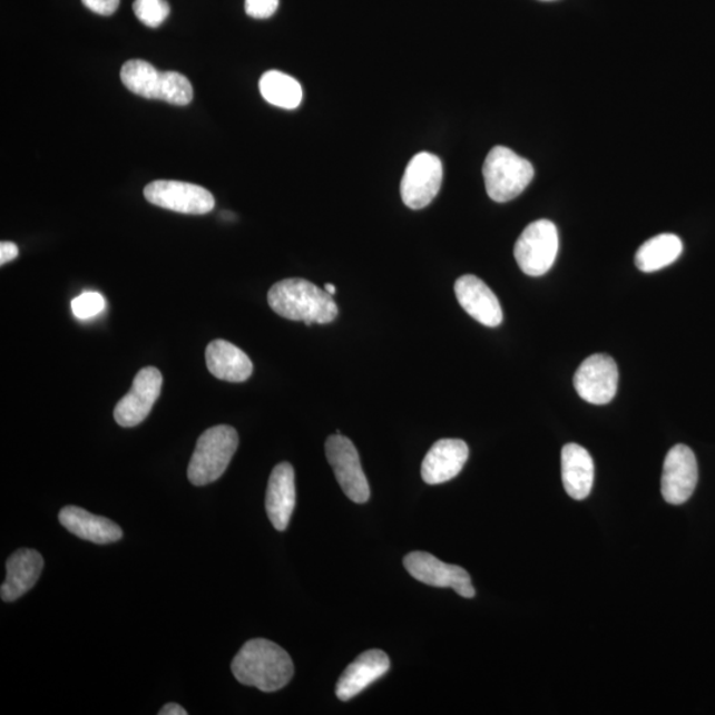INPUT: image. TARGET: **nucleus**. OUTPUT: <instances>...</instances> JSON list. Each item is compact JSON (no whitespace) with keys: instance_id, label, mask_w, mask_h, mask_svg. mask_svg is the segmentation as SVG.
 <instances>
[{"instance_id":"nucleus-27","label":"nucleus","mask_w":715,"mask_h":715,"mask_svg":"<svg viewBox=\"0 0 715 715\" xmlns=\"http://www.w3.org/2000/svg\"><path fill=\"white\" fill-rule=\"evenodd\" d=\"M82 3L98 16L109 17L117 11L119 0H82Z\"/></svg>"},{"instance_id":"nucleus-5","label":"nucleus","mask_w":715,"mask_h":715,"mask_svg":"<svg viewBox=\"0 0 715 715\" xmlns=\"http://www.w3.org/2000/svg\"><path fill=\"white\" fill-rule=\"evenodd\" d=\"M489 198L507 203L520 196L535 178V167L509 147L496 146L482 167Z\"/></svg>"},{"instance_id":"nucleus-28","label":"nucleus","mask_w":715,"mask_h":715,"mask_svg":"<svg viewBox=\"0 0 715 715\" xmlns=\"http://www.w3.org/2000/svg\"><path fill=\"white\" fill-rule=\"evenodd\" d=\"M19 255L18 245L11 242L0 243V264L4 265L17 258Z\"/></svg>"},{"instance_id":"nucleus-15","label":"nucleus","mask_w":715,"mask_h":715,"mask_svg":"<svg viewBox=\"0 0 715 715\" xmlns=\"http://www.w3.org/2000/svg\"><path fill=\"white\" fill-rule=\"evenodd\" d=\"M390 670V658L380 649L363 652L343 670L335 686L336 697L350 701Z\"/></svg>"},{"instance_id":"nucleus-12","label":"nucleus","mask_w":715,"mask_h":715,"mask_svg":"<svg viewBox=\"0 0 715 715\" xmlns=\"http://www.w3.org/2000/svg\"><path fill=\"white\" fill-rule=\"evenodd\" d=\"M164 378L156 368H145L135 378L131 389L115 409V419L124 429L141 424L149 417L163 391Z\"/></svg>"},{"instance_id":"nucleus-17","label":"nucleus","mask_w":715,"mask_h":715,"mask_svg":"<svg viewBox=\"0 0 715 715\" xmlns=\"http://www.w3.org/2000/svg\"><path fill=\"white\" fill-rule=\"evenodd\" d=\"M294 507H296L294 469L290 462H282L271 473L265 499L266 513L276 530H286Z\"/></svg>"},{"instance_id":"nucleus-14","label":"nucleus","mask_w":715,"mask_h":715,"mask_svg":"<svg viewBox=\"0 0 715 715\" xmlns=\"http://www.w3.org/2000/svg\"><path fill=\"white\" fill-rule=\"evenodd\" d=\"M454 293L462 310L481 325H501L503 313L500 301L482 280L473 275L462 276L454 284Z\"/></svg>"},{"instance_id":"nucleus-16","label":"nucleus","mask_w":715,"mask_h":715,"mask_svg":"<svg viewBox=\"0 0 715 715\" xmlns=\"http://www.w3.org/2000/svg\"><path fill=\"white\" fill-rule=\"evenodd\" d=\"M469 458L466 441L443 439L437 441L425 454L422 466V477L429 486H439L451 481L458 476Z\"/></svg>"},{"instance_id":"nucleus-13","label":"nucleus","mask_w":715,"mask_h":715,"mask_svg":"<svg viewBox=\"0 0 715 715\" xmlns=\"http://www.w3.org/2000/svg\"><path fill=\"white\" fill-rule=\"evenodd\" d=\"M698 482L696 456L689 447L678 444L672 448L664 461L662 493L670 505H683L694 493Z\"/></svg>"},{"instance_id":"nucleus-25","label":"nucleus","mask_w":715,"mask_h":715,"mask_svg":"<svg viewBox=\"0 0 715 715\" xmlns=\"http://www.w3.org/2000/svg\"><path fill=\"white\" fill-rule=\"evenodd\" d=\"M105 310V300L100 293L88 292L80 294L72 301V312L77 319L88 320L96 317Z\"/></svg>"},{"instance_id":"nucleus-26","label":"nucleus","mask_w":715,"mask_h":715,"mask_svg":"<svg viewBox=\"0 0 715 715\" xmlns=\"http://www.w3.org/2000/svg\"><path fill=\"white\" fill-rule=\"evenodd\" d=\"M280 0H245V12L255 19H268L278 9Z\"/></svg>"},{"instance_id":"nucleus-18","label":"nucleus","mask_w":715,"mask_h":715,"mask_svg":"<svg viewBox=\"0 0 715 715\" xmlns=\"http://www.w3.org/2000/svg\"><path fill=\"white\" fill-rule=\"evenodd\" d=\"M45 560L37 550L20 549L7 560V578L0 596L4 601H13L23 596L37 585Z\"/></svg>"},{"instance_id":"nucleus-3","label":"nucleus","mask_w":715,"mask_h":715,"mask_svg":"<svg viewBox=\"0 0 715 715\" xmlns=\"http://www.w3.org/2000/svg\"><path fill=\"white\" fill-rule=\"evenodd\" d=\"M121 80L131 94L166 101L178 107L192 102L194 89L187 77L178 72H159L150 62L144 60L126 61L121 69Z\"/></svg>"},{"instance_id":"nucleus-1","label":"nucleus","mask_w":715,"mask_h":715,"mask_svg":"<svg viewBox=\"0 0 715 715\" xmlns=\"http://www.w3.org/2000/svg\"><path fill=\"white\" fill-rule=\"evenodd\" d=\"M231 668L238 683L255 686L266 693L283 689L294 675L293 662L287 652L265 639L245 643Z\"/></svg>"},{"instance_id":"nucleus-2","label":"nucleus","mask_w":715,"mask_h":715,"mask_svg":"<svg viewBox=\"0 0 715 715\" xmlns=\"http://www.w3.org/2000/svg\"><path fill=\"white\" fill-rule=\"evenodd\" d=\"M268 304L283 319L303 321L306 326L331 324L339 315L332 294L304 278H287L273 285Z\"/></svg>"},{"instance_id":"nucleus-23","label":"nucleus","mask_w":715,"mask_h":715,"mask_svg":"<svg viewBox=\"0 0 715 715\" xmlns=\"http://www.w3.org/2000/svg\"><path fill=\"white\" fill-rule=\"evenodd\" d=\"M258 87H261V94L265 101L277 108L293 110L303 102V87L290 75L280 71L265 72Z\"/></svg>"},{"instance_id":"nucleus-20","label":"nucleus","mask_w":715,"mask_h":715,"mask_svg":"<svg viewBox=\"0 0 715 715\" xmlns=\"http://www.w3.org/2000/svg\"><path fill=\"white\" fill-rule=\"evenodd\" d=\"M206 363L209 373L217 380L242 383L254 373V364L242 349L224 340H215L206 349Z\"/></svg>"},{"instance_id":"nucleus-11","label":"nucleus","mask_w":715,"mask_h":715,"mask_svg":"<svg viewBox=\"0 0 715 715\" xmlns=\"http://www.w3.org/2000/svg\"><path fill=\"white\" fill-rule=\"evenodd\" d=\"M619 370L606 354L588 356L574 376L575 390L584 401L601 405L613 401L618 391Z\"/></svg>"},{"instance_id":"nucleus-6","label":"nucleus","mask_w":715,"mask_h":715,"mask_svg":"<svg viewBox=\"0 0 715 715\" xmlns=\"http://www.w3.org/2000/svg\"><path fill=\"white\" fill-rule=\"evenodd\" d=\"M559 235L556 224L548 219L532 222L516 243L515 257L525 275L543 276L557 261Z\"/></svg>"},{"instance_id":"nucleus-19","label":"nucleus","mask_w":715,"mask_h":715,"mask_svg":"<svg viewBox=\"0 0 715 715\" xmlns=\"http://www.w3.org/2000/svg\"><path fill=\"white\" fill-rule=\"evenodd\" d=\"M59 521L76 537L97 545L114 543L124 536L121 528L114 521L90 515L89 511L79 507L62 508Z\"/></svg>"},{"instance_id":"nucleus-29","label":"nucleus","mask_w":715,"mask_h":715,"mask_svg":"<svg viewBox=\"0 0 715 715\" xmlns=\"http://www.w3.org/2000/svg\"><path fill=\"white\" fill-rule=\"evenodd\" d=\"M159 715H187V711L178 704H167L158 712Z\"/></svg>"},{"instance_id":"nucleus-7","label":"nucleus","mask_w":715,"mask_h":715,"mask_svg":"<svg viewBox=\"0 0 715 715\" xmlns=\"http://www.w3.org/2000/svg\"><path fill=\"white\" fill-rule=\"evenodd\" d=\"M326 458L333 468L336 481L350 500L356 503L368 502L370 499V487L366 474H364L360 453H358L352 440L342 437L341 433L332 434L326 440Z\"/></svg>"},{"instance_id":"nucleus-4","label":"nucleus","mask_w":715,"mask_h":715,"mask_svg":"<svg viewBox=\"0 0 715 715\" xmlns=\"http://www.w3.org/2000/svg\"><path fill=\"white\" fill-rule=\"evenodd\" d=\"M238 447L234 427L216 425L202 433L188 466V480L195 487H205L219 480L227 471Z\"/></svg>"},{"instance_id":"nucleus-9","label":"nucleus","mask_w":715,"mask_h":715,"mask_svg":"<svg viewBox=\"0 0 715 715\" xmlns=\"http://www.w3.org/2000/svg\"><path fill=\"white\" fill-rule=\"evenodd\" d=\"M145 198L151 205L174 213L205 215L212 213L215 199L212 193L198 185L178 180H156L145 187Z\"/></svg>"},{"instance_id":"nucleus-8","label":"nucleus","mask_w":715,"mask_h":715,"mask_svg":"<svg viewBox=\"0 0 715 715\" xmlns=\"http://www.w3.org/2000/svg\"><path fill=\"white\" fill-rule=\"evenodd\" d=\"M443 184V164L431 153H418L409 165L401 185L404 205L411 209H422L437 198Z\"/></svg>"},{"instance_id":"nucleus-30","label":"nucleus","mask_w":715,"mask_h":715,"mask_svg":"<svg viewBox=\"0 0 715 715\" xmlns=\"http://www.w3.org/2000/svg\"><path fill=\"white\" fill-rule=\"evenodd\" d=\"M325 291L333 296L336 293V287L333 284H325Z\"/></svg>"},{"instance_id":"nucleus-31","label":"nucleus","mask_w":715,"mask_h":715,"mask_svg":"<svg viewBox=\"0 0 715 715\" xmlns=\"http://www.w3.org/2000/svg\"><path fill=\"white\" fill-rule=\"evenodd\" d=\"M543 2H552V0H543Z\"/></svg>"},{"instance_id":"nucleus-22","label":"nucleus","mask_w":715,"mask_h":715,"mask_svg":"<svg viewBox=\"0 0 715 715\" xmlns=\"http://www.w3.org/2000/svg\"><path fill=\"white\" fill-rule=\"evenodd\" d=\"M682 238L673 234H662L645 242L635 256L637 268L645 273L657 272L675 263L682 256Z\"/></svg>"},{"instance_id":"nucleus-21","label":"nucleus","mask_w":715,"mask_h":715,"mask_svg":"<svg viewBox=\"0 0 715 715\" xmlns=\"http://www.w3.org/2000/svg\"><path fill=\"white\" fill-rule=\"evenodd\" d=\"M595 467L591 454L578 444H567L562 450V479L567 494L574 500H585L594 486Z\"/></svg>"},{"instance_id":"nucleus-24","label":"nucleus","mask_w":715,"mask_h":715,"mask_svg":"<svg viewBox=\"0 0 715 715\" xmlns=\"http://www.w3.org/2000/svg\"><path fill=\"white\" fill-rule=\"evenodd\" d=\"M133 11L145 26L156 28L167 19L170 6L166 0H135Z\"/></svg>"},{"instance_id":"nucleus-10","label":"nucleus","mask_w":715,"mask_h":715,"mask_svg":"<svg viewBox=\"0 0 715 715\" xmlns=\"http://www.w3.org/2000/svg\"><path fill=\"white\" fill-rule=\"evenodd\" d=\"M405 570L420 584L453 588L462 598H474L471 575L460 566L447 565L430 552L413 551L403 560Z\"/></svg>"}]
</instances>
